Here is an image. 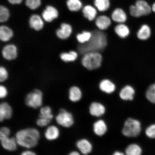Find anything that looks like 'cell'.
I'll return each mask as SVG.
<instances>
[{
    "mask_svg": "<svg viewBox=\"0 0 155 155\" xmlns=\"http://www.w3.org/2000/svg\"><path fill=\"white\" fill-rule=\"evenodd\" d=\"M92 32V36L90 40L78 46V51L81 54L84 55L88 52L102 51L107 45V38L105 34L98 30H94Z\"/></svg>",
    "mask_w": 155,
    "mask_h": 155,
    "instance_id": "obj_1",
    "label": "cell"
},
{
    "mask_svg": "<svg viewBox=\"0 0 155 155\" xmlns=\"http://www.w3.org/2000/svg\"><path fill=\"white\" fill-rule=\"evenodd\" d=\"M40 133L34 128H28L17 132L15 137L18 145L28 149L34 148L38 144Z\"/></svg>",
    "mask_w": 155,
    "mask_h": 155,
    "instance_id": "obj_2",
    "label": "cell"
},
{
    "mask_svg": "<svg viewBox=\"0 0 155 155\" xmlns=\"http://www.w3.org/2000/svg\"><path fill=\"white\" fill-rule=\"evenodd\" d=\"M102 61V56L99 52H90L84 54L82 63L87 69L93 70L100 67Z\"/></svg>",
    "mask_w": 155,
    "mask_h": 155,
    "instance_id": "obj_3",
    "label": "cell"
},
{
    "mask_svg": "<svg viewBox=\"0 0 155 155\" xmlns=\"http://www.w3.org/2000/svg\"><path fill=\"white\" fill-rule=\"evenodd\" d=\"M129 11L131 15L134 17L145 16L152 12V6L144 0H137L135 5L130 6Z\"/></svg>",
    "mask_w": 155,
    "mask_h": 155,
    "instance_id": "obj_4",
    "label": "cell"
},
{
    "mask_svg": "<svg viewBox=\"0 0 155 155\" xmlns=\"http://www.w3.org/2000/svg\"><path fill=\"white\" fill-rule=\"evenodd\" d=\"M141 130L140 122L137 120L129 118L125 122L122 133L126 137H135L140 134Z\"/></svg>",
    "mask_w": 155,
    "mask_h": 155,
    "instance_id": "obj_5",
    "label": "cell"
},
{
    "mask_svg": "<svg viewBox=\"0 0 155 155\" xmlns=\"http://www.w3.org/2000/svg\"><path fill=\"white\" fill-rule=\"evenodd\" d=\"M43 93L38 89H35L27 95L25 102L26 105L36 109L40 107L43 103Z\"/></svg>",
    "mask_w": 155,
    "mask_h": 155,
    "instance_id": "obj_6",
    "label": "cell"
},
{
    "mask_svg": "<svg viewBox=\"0 0 155 155\" xmlns=\"http://www.w3.org/2000/svg\"><path fill=\"white\" fill-rule=\"evenodd\" d=\"M55 119L58 124L66 128L71 127L74 123L72 114L64 108L60 110L59 113L56 116Z\"/></svg>",
    "mask_w": 155,
    "mask_h": 155,
    "instance_id": "obj_7",
    "label": "cell"
},
{
    "mask_svg": "<svg viewBox=\"0 0 155 155\" xmlns=\"http://www.w3.org/2000/svg\"><path fill=\"white\" fill-rule=\"evenodd\" d=\"M0 141L2 147L5 150L13 152L17 150L18 144L15 137H10L8 136L0 134Z\"/></svg>",
    "mask_w": 155,
    "mask_h": 155,
    "instance_id": "obj_8",
    "label": "cell"
},
{
    "mask_svg": "<svg viewBox=\"0 0 155 155\" xmlns=\"http://www.w3.org/2000/svg\"><path fill=\"white\" fill-rule=\"evenodd\" d=\"M12 109L7 102H3L0 104V121L10 119L12 115Z\"/></svg>",
    "mask_w": 155,
    "mask_h": 155,
    "instance_id": "obj_9",
    "label": "cell"
},
{
    "mask_svg": "<svg viewBox=\"0 0 155 155\" xmlns=\"http://www.w3.org/2000/svg\"><path fill=\"white\" fill-rule=\"evenodd\" d=\"M2 53L6 59L9 61L15 59L17 55V48L13 45H8L4 48Z\"/></svg>",
    "mask_w": 155,
    "mask_h": 155,
    "instance_id": "obj_10",
    "label": "cell"
},
{
    "mask_svg": "<svg viewBox=\"0 0 155 155\" xmlns=\"http://www.w3.org/2000/svg\"><path fill=\"white\" fill-rule=\"evenodd\" d=\"M58 16V12L55 8L51 6H48L44 10L42 14V16L46 22H52L54 19L57 18Z\"/></svg>",
    "mask_w": 155,
    "mask_h": 155,
    "instance_id": "obj_11",
    "label": "cell"
},
{
    "mask_svg": "<svg viewBox=\"0 0 155 155\" xmlns=\"http://www.w3.org/2000/svg\"><path fill=\"white\" fill-rule=\"evenodd\" d=\"M72 32V28L70 25L63 23L61 25V28L56 32L57 35L61 39L64 40L68 38Z\"/></svg>",
    "mask_w": 155,
    "mask_h": 155,
    "instance_id": "obj_12",
    "label": "cell"
},
{
    "mask_svg": "<svg viewBox=\"0 0 155 155\" xmlns=\"http://www.w3.org/2000/svg\"><path fill=\"white\" fill-rule=\"evenodd\" d=\"M152 35V30L149 25L146 24L141 25L138 31L137 36L139 40H147L150 38Z\"/></svg>",
    "mask_w": 155,
    "mask_h": 155,
    "instance_id": "obj_13",
    "label": "cell"
},
{
    "mask_svg": "<svg viewBox=\"0 0 155 155\" xmlns=\"http://www.w3.org/2000/svg\"><path fill=\"white\" fill-rule=\"evenodd\" d=\"M60 135L59 129L55 126H49L45 133V137L47 140L53 141L56 140Z\"/></svg>",
    "mask_w": 155,
    "mask_h": 155,
    "instance_id": "obj_14",
    "label": "cell"
},
{
    "mask_svg": "<svg viewBox=\"0 0 155 155\" xmlns=\"http://www.w3.org/2000/svg\"><path fill=\"white\" fill-rule=\"evenodd\" d=\"M111 19L106 15H101L96 19V26L100 30H104L107 29L111 25Z\"/></svg>",
    "mask_w": 155,
    "mask_h": 155,
    "instance_id": "obj_15",
    "label": "cell"
},
{
    "mask_svg": "<svg viewBox=\"0 0 155 155\" xmlns=\"http://www.w3.org/2000/svg\"><path fill=\"white\" fill-rule=\"evenodd\" d=\"M111 17L114 21L121 24L127 20V15L125 11L120 8L115 9L112 13Z\"/></svg>",
    "mask_w": 155,
    "mask_h": 155,
    "instance_id": "obj_16",
    "label": "cell"
},
{
    "mask_svg": "<svg viewBox=\"0 0 155 155\" xmlns=\"http://www.w3.org/2000/svg\"><path fill=\"white\" fill-rule=\"evenodd\" d=\"M29 24L31 28L36 31L41 30L44 25L43 21L41 17L37 15H33L31 17Z\"/></svg>",
    "mask_w": 155,
    "mask_h": 155,
    "instance_id": "obj_17",
    "label": "cell"
},
{
    "mask_svg": "<svg viewBox=\"0 0 155 155\" xmlns=\"http://www.w3.org/2000/svg\"><path fill=\"white\" fill-rule=\"evenodd\" d=\"M90 111L92 115L98 117L104 114L105 108L101 104L97 102H93L90 106Z\"/></svg>",
    "mask_w": 155,
    "mask_h": 155,
    "instance_id": "obj_18",
    "label": "cell"
},
{
    "mask_svg": "<svg viewBox=\"0 0 155 155\" xmlns=\"http://www.w3.org/2000/svg\"><path fill=\"white\" fill-rule=\"evenodd\" d=\"M76 145L77 148L83 154H88L92 150V145L86 139H81L78 141Z\"/></svg>",
    "mask_w": 155,
    "mask_h": 155,
    "instance_id": "obj_19",
    "label": "cell"
},
{
    "mask_svg": "<svg viewBox=\"0 0 155 155\" xmlns=\"http://www.w3.org/2000/svg\"><path fill=\"white\" fill-rule=\"evenodd\" d=\"M135 92V90L132 87L127 86L121 91L120 96L123 100H133Z\"/></svg>",
    "mask_w": 155,
    "mask_h": 155,
    "instance_id": "obj_20",
    "label": "cell"
},
{
    "mask_svg": "<svg viewBox=\"0 0 155 155\" xmlns=\"http://www.w3.org/2000/svg\"><path fill=\"white\" fill-rule=\"evenodd\" d=\"M83 15L89 21H92L96 18L97 15L96 9L91 5H87L82 10Z\"/></svg>",
    "mask_w": 155,
    "mask_h": 155,
    "instance_id": "obj_21",
    "label": "cell"
},
{
    "mask_svg": "<svg viewBox=\"0 0 155 155\" xmlns=\"http://www.w3.org/2000/svg\"><path fill=\"white\" fill-rule=\"evenodd\" d=\"M99 87L100 90L103 92L107 94H111L115 90V84L108 79L102 80L100 83Z\"/></svg>",
    "mask_w": 155,
    "mask_h": 155,
    "instance_id": "obj_22",
    "label": "cell"
},
{
    "mask_svg": "<svg viewBox=\"0 0 155 155\" xmlns=\"http://www.w3.org/2000/svg\"><path fill=\"white\" fill-rule=\"evenodd\" d=\"M81 91L78 87H71L69 90V98L71 102H77L79 101L82 98Z\"/></svg>",
    "mask_w": 155,
    "mask_h": 155,
    "instance_id": "obj_23",
    "label": "cell"
},
{
    "mask_svg": "<svg viewBox=\"0 0 155 155\" xmlns=\"http://www.w3.org/2000/svg\"><path fill=\"white\" fill-rule=\"evenodd\" d=\"M114 30L116 34L120 38H127L130 34L128 27L123 23L116 25Z\"/></svg>",
    "mask_w": 155,
    "mask_h": 155,
    "instance_id": "obj_24",
    "label": "cell"
},
{
    "mask_svg": "<svg viewBox=\"0 0 155 155\" xmlns=\"http://www.w3.org/2000/svg\"><path fill=\"white\" fill-rule=\"evenodd\" d=\"M13 32L8 27L2 26L0 28V38L2 41L6 42L12 38Z\"/></svg>",
    "mask_w": 155,
    "mask_h": 155,
    "instance_id": "obj_25",
    "label": "cell"
},
{
    "mask_svg": "<svg viewBox=\"0 0 155 155\" xmlns=\"http://www.w3.org/2000/svg\"><path fill=\"white\" fill-rule=\"evenodd\" d=\"M107 127L105 123L102 120H100L94 124V130L97 135L101 136L105 134Z\"/></svg>",
    "mask_w": 155,
    "mask_h": 155,
    "instance_id": "obj_26",
    "label": "cell"
},
{
    "mask_svg": "<svg viewBox=\"0 0 155 155\" xmlns=\"http://www.w3.org/2000/svg\"><path fill=\"white\" fill-rule=\"evenodd\" d=\"M110 0H94V5L97 9L100 12L107 10L110 7Z\"/></svg>",
    "mask_w": 155,
    "mask_h": 155,
    "instance_id": "obj_27",
    "label": "cell"
},
{
    "mask_svg": "<svg viewBox=\"0 0 155 155\" xmlns=\"http://www.w3.org/2000/svg\"><path fill=\"white\" fill-rule=\"evenodd\" d=\"M54 116L52 114L51 108L48 106L43 107L41 108L38 117L45 118L52 120Z\"/></svg>",
    "mask_w": 155,
    "mask_h": 155,
    "instance_id": "obj_28",
    "label": "cell"
},
{
    "mask_svg": "<svg viewBox=\"0 0 155 155\" xmlns=\"http://www.w3.org/2000/svg\"><path fill=\"white\" fill-rule=\"evenodd\" d=\"M61 59L65 62H72L76 60L78 58V54L76 52L71 51L69 53H64L60 56Z\"/></svg>",
    "mask_w": 155,
    "mask_h": 155,
    "instance_id": "obj_29",
    "label": "cell"
},
{
    "mask_svg": "<svg viewBox=\"0 0 155 155\" xmlns=\"http://www.w3.org/2000/svg\"><path fill=\"white\" fill-rule=\"evenodd\" d=\"M67 5L71 11L76 12L82 8V4L80 0H68Z\"/></svg>",
    "mask_w": 155,
    "mask_h": 155,
    "instance_id": "obj_30",
    "label": "cell"
},
{
    "mask_svg": "<svg viewBox=\"0 0 155 155\" xmlns=\"http://www.w3.org/2000/svg\"><path fill=\"white\" fill-rule=\"evenodd\" d=\"M125 153L127 155H139L142 153V150L138 145L131 144L126 149Z\"/></svg>",
    "mask_w": 155,
    "mask_h": 155,
    "instance_id": "obj_31",
    "label": "cell"
},
{
    "mask_svg": "<svg viewBox=\"0 0 155 155\" xmlns=\"http://www.w3.org/2000/svg\"><path fill=\"white\" fill-rule=\"evenodd\" d=\"M92 32L88 31H84L81 33L77 35L76 38L78 41L81 44L88 42L91 38Z\"/></svg>",
    "mask_w": 155,
    "mask_h": 155,
    "instance_id": "obj_32",
    "label": "cell"
},
{
    "mask_svg": "<svg viewBox=\"0 0 155 155\" xmlns=\"http://www.w3.org/2000/svg\"><path fill=\"white\" fill-rule=\"evenodd\" d=\"M146 96L149 101L155 104V83L149 87L147 90Z\"/></svg>",
    "mask_w": 155,
    "mask_h": 155,
    "instance_id": "obj_33",
    "label": "cell"
},
{
    "mask_svg": "<svg viewBox=\"0 0 155 155\" xmlns=\"http://www.w3.org/2000/svg\"><path fill=\"white\" fill-rule=\"evenodd\" d=\"M9 17L8 9L7 8L1 6L0 7V21L1 22H5L8 20Z\"/></svg>",
    "mask_w": 155,
    "mask_h": 155,
    "instance_id": "obj_34",
    "label": "cell"
},
{
    "mask_svg": "<svg viewBox=\"0 0 155 155\" xmlns=\"http://www.w3.org/2000/svg\"><path fill=\"white\" fill-rule=\"evenodd\" d=\"M41 3V0H26V4L29 8L34 10L40 6Z\"/></svg>",
    "mask_w": 155,
    "mask_h": 155,
    "instance_id": "obj_35",
    "label": "cell"
},
{
    "mask_svg": "<svg viewBox=\"0 0 155 155\" xmlns=\"http://www.w3.org/2000/svg\"><path fill=\"white\" fill-rule=\"evenodd\" d=\"M51 121V120L45 119L43 118L38 117L37 120L36 124L40 127H46Z\"/></svg>",
    "mask_w": 155,
    "mask_h": 155,
    "instance_id": "obj_36",
    "label": "cell"
},
{
    "mask_svg": "<svg viewBox=\"0 0 155 155\" xmlns=\"http://www.w3.org/2000/svg\"><path fill=\"white\" fill-rule=\"evenodd\" d=\"M145 133L150 138H155V124L151 125L147 128Z\"/></svg>",
    "mask_w": 155,
    "mask_h": 155,
    "instance_id": "obj_37",
    "label": "cell"
},
{
    "mask_svg": "<svg viewBox=\"0 0 155 155\" xmlns=\"http://www.w3.org/2000/svg\"><path fill=\"white\" fill-rule=\"evenodd\" d=\"M8 78V73L5 68L1 67L0 68V81L1 82H5Z\"/></svg>",
    "mask_w": 155,
    "mask_h": 155,
    "instance_id": "obj_38",
    "label": "cell"
},
{
    "mask_svg": "<svg viewBox=\"0 0 155 155\" xmlns=\"http://www.w3.org/2000/svg\"><path fill=\"white\" fill-rule=\"evenodd\" d=\"M7 88L3 85H1L0 86V98L1 99L7 97Z\"/></svg>",
    "mask_w": 155,
    "mask_h": 155,
    "instance_id": "obj_39",
    "label": "cell"
},
{
    "mask_svg": "<svg viewBox=\"0 0 155 155\" xmlns=\"http://www.w3.org/2000/svg\"><path fill=\"white\" fill-rule=\"evenodd\" d=\"M10 130L8 127H2L0 129V134L9 136L10 134Z\"/></svg>",
    "mask_w": 155,
    "mask_h": 155,
    "instance_id": "obj_40",
    "label": "cell"
},
{
    "mask_svg": "<svg viewBox=\"0 0 155 155\" xmlns=\"http://www.w3.org/2000/svg\"><path fill=\"white\" fill-rule=\"evenodd\" d=\"M22 155H35L36 154L33 151L30 150H26L21 153Z\"/></svg>",
    "mask_w": 155,
    "mask_h": 155,
    "instance_id": "obj_41",
    "label": "cell"
},
{
    "mask_svg": "<svg viewBox=\"0 0 155 155\" xmlns=\"http://www.w3.org/2000/svg\"><path fill=\"white\" fill-rule=\"evenodd\" d=\"M8 1L12 4H19L22 2V0H8Z\"/></svg>",
    "mask_w": 155,
    "mask_h": 155,
    "instance_id": "obj_42",
    "label": "cell"
},
{
    "mask_svg": "<svg viewBox=\"0 0 155 155\" xmlns=\"http://www.w3.org/2000/svg\"><path fill=\"white\" fill-rule=\"evenodd\" d=\"M70 155H79V154L78 152H76V151H73V152H71L69 154Z\"/></svg>",
    "mask_w": 155,
    "mask_h": 155,
    "instance_id": "obj_43",
    "label": "cell"
},
{
    "mask_svg": "<svg viewBox=\"0 0 155 155\" xmlns=\"http://www.w3.org/2000/svg\"><path fill=\"white\" fill-rule=\"evenodd\" d=\"M152 12H153L155 14V2L153 3L152 6Z\"/></svg>",
    "mask_w": 155,
    "mask_h": 155,
    "instance_id": "obj_44",
    "label": "cell"
},
{
    "mask_svg": "<svg viewBox=\"0 0 155 155\" xmlns=\"http://www.w3.org/2000/svg\"><path fill=\"white\" fill-rule=\"evenodd\" d=\"M123 154H124L123 153L119 152H116L114 154V155H122Z\"/></svg>",
    "mask_w": 155,
    "mask_h": 155,
    "instance_id": "obj_45",
    "label": "cell"
}]
</instances>
